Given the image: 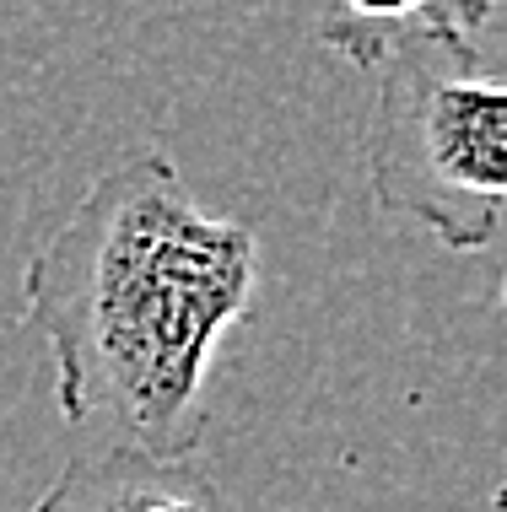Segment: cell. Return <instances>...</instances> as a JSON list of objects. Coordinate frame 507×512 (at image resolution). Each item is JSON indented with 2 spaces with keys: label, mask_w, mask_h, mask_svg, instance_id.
I'll list each match as a JSON object with an SVG mask.
<instances>
[{
  "label": "cell",
  "mask_w": 507,
  "mask_h": 512,
  "mask_svg": "<svg viewBox=\"0 0 507 512\" xmlns=\"http://www.w3.org/2000/svg\"><path fill=\"white\" fill-rule=\"evenodd\" d=\"M259 238L205 211L162 151H125L22 265V318L54 351V405L152 459H195L205 378L254 313Z\"/></svg>",
  "instance_id": "1"
},
{
  "label": "cell",
  "mask_w": 507,
  "mask_h": 512,
  "mask_svg": "<svg viewBox=\"0 0 507 512\" xmlns=\"http://www.w3.org/2000/svg\"><path fill=\"white\" fill-rule=\"evenodd\" d=\"M378 211L448 254H486L507 200V81L481 38H410L378 65L367 124Z\"/></svg>",
  "instance_id": "2"
},
{
  "label": "cell",
  "mask_w": 507,
  "mask_h": 512,
  "mask_svg": "<svg viewBox=\"0 0 507 512\" xmlns=\"http://www.w3.org/2000/svg\"><path fill=\"white\" fill-rule=\"evenodd\" d=\"M33 512H227L195 459H152L119 442H87Z\"/></svg>",
  "instance_id": "3"
},
{
  "label": "cell",
  "mask_w": 507,
  "mask_h": 512,
  "mask_svg": "<svg viewBox=\"0 0 507 512\" xmlns=\"http://www.w3.org/2000/svg\"><path fill=\"white\" fill-rule=\"evenodd\" d=\"M491 22L497 0H330L319 38L356 71H378L410 38H481Z\"/></svg>",
  "instance_id": "4"
}]
</instances>
